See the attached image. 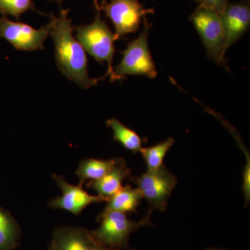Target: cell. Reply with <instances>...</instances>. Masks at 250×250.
<instances>
[{"label":"cell","mask_w":250,"mask_h":250,"mask_svg":"<svg viewBox=\"0 0 250 250\" xmlns=\"http://www.w3.org/2000/svg\"><path fill=\"white\" fill-rule=\"evenodd\" d=\"M152 27L147 18H143V30L139 37L127 43L121 62L113 68L117 80L126 75H140L149 79L157 76L155 62L148 45V36Z\"/></svg>","instance_id":"obj_3"},{"label":"cell","mask_w":250,"mask_h":250,"mask_svg":"<svg viewBox=\"0 0 250 250\" xmlns=\"http://www.w3.org/2000/svg\"><path fill=\"white\" fill-rule=\"evenodd\" d=\"M53 178L62 190V195L49 202L50 208L65 210L72 214L78 215L91 204L106 202V199L100 195H90L80 184L71 185L67 183L63 177L59 175H53Z\"/></svg>","instance_id":"obj_9"},{"label":"cell","mask_w":250,"mask_h":250,"mask_svg":"<svg viewBox=\"0 0 250 250\" xmlns=\"http://www.w3.org/2000/svg\"><path fill=\"white\" fill-rule=\"evenodd\" d=\"M68 11L62 9L58 18L50 16L49 34L55 47L56 62L64 76L81 88L88 89L103 79H92L88 75V58L83 47L72 35L73 28L71 20L67 18Z\"/></svg>","instance_id":"obj_1"},{"label":"cell","mask_w":250,"mask_h":250,"mask_svg":"<svg viewBox=\"0 0 250 250\" xmlns=\"http://www.w3.org/2000/svg\"><path fill=\"white\" fill-rule=\"evenodd\" d=\"M94 3L97 14L93 22L90 24L76 26L73 29L76 31L77 41L88 54L100 63L107 62V72L103 79L109 76L111 82H114L118 80L113 67L116 52L114 42L118 39L106 22L102 20L98 0H94Z\"/></svg>","instance_id":"obj_2"},{"label":"cell","mask_w":250,"mask_h":250,"mask_svg":"<svg viewBox=\"0 0 250 250\" xmlns=\"http://www.w3.org/2000/svg\"><path fill=\"white\" fill-rule=\"evenodd\" d=\"M190 21L201 37L207 58L228 70L225 59L227 52L225 34L220 14L200 5L190 16Z\"/></svg>","instance_id":"obj_4"},{"label":"cell","mask_w":250,"mask_h":250,"mask_svg":"<svg viewBox=\"0 0 250 250\" xmlns=\"http://www.w3.org/2000/svg\"><path fill=\"white\" fill-rule=\"evenodd\" d=\"M122 160L121 158H116L108 160L88 159L81 161L76 171L80 185H83L86 180L95 181L101 179Z\"/></svg>","instance_id":"obj_14"},{"label":"cell","mask_w":250,"mask_h":250,"mask_svg":"<svg viewBox=\"0 0 250 250\" xmlns=\"http://www.w3.org/2000/svg\"><path fill=\"white\" fill-rule=\"evenodd\" d=\"M150 213L139 222L131 221L126 213L118 211L102 213L99 216L101 220L100 228L92 231L94 239L100 246L116 248L127 245L128 239L133 231L141 227L152 225Z\"/></svg>","instance_id":"obj_5"},{"label":"cell","mask_w":250,"mask_h":250,"mask_svg":"<svg viewBox=\"0 0 250 250\" xmlns=\"http://www.w3.org/2000/svg\"><path fill=\"white\" fill-rule=\"evenodd\" d=\"M130 170L124 160L113 167L107 174L98 180L90 181L87 187L98 192V195L106 199V202L123 187L125 179L130 176Z\"/></svg>","instance_id":"obj_12"},{"label":"cell","mask_w":250,"mask_h":250,"mask_svg":"<svg viewBox=\"0 0 250 250\" xmlns=\"http://www.w3.org/2000/svg\"><path fill=\"white\" fill-rule=\"evenodd\" d=\"M193 1H198V2H201V0H193Z\"/></svg>","instance_id":"obj_23"},{"label":"cell","mask_w":250,"mask_h":250,"mask_svg":"<svg viewBox=\"0 0 250 250\" xmlns=\"http://www.w3.org/2000/svg\"><path fill=\"white\" fill-rule=\"evenodd\" d=\"M50 32V23L40 29L20 22H13L6 18H0V38L9 42L17 50H42L44 42Z\"/></svg>","instance_id":"obj_8"},{"label":"cell","mask_w":250,"mask_h":250,"mask_svg":"<svg viewBox=\"0 0 250 250\" xmlns=\"http://www.w3.org/2000/svg\"><path fill=\"white\" fill-rule=\"evenodd\" d=\"M106 2V0H102V4H105Z\"/></svg>","instance_id":"obj_22"},{"label":"cell","mask_w":250,"mask_h":250,"mask_svg":"<svg viewBox=\"0 0 250 250\" xmlns=\"http://www.w3.org/2000/svg\"><path fill=\"white\" fill-rule=\"evenodd\" d=\"M98 246L85 229L62 227L54 231L49 250H97Z\"/></svg>","instance_id":"obj_11"},{"label":"cell","mask_w":250,"mask_h":250,"mask_svg":"<svg viewBox=\"0 0 250 250\" xmlns=\"http://www.w3.org/2000/svg\"><path fill=\"white\" fill-rule=\"evenodd\" d=\"M206 250H229L220 249V248H208V249H207Z\"/></svg>","instance_id":"obj_21"},{"label":"cell","mask_w":250,"mask_h":250,"mask_svg":"<svg viewBox=\"0 0 250 250\" xmlns=\"http://www.w3.org/2000/svg\"><path fill=\"white\" fill-rule=\"evenodd\" d=\"M134 182L153 209L165 211L177 179L164 165L159 170L147 171L141 177H136Z\"/></svg>","instance_id":"obj_7"},{"label":"cell","mask_w":250,"mask_h":250,"mask_svg":"<svg viewBox=\"0 0 250 250\" xmlns=\"http://www.w3.org/2000/svg\"><path fill=\"white\" fill-rule=\"evenodd\" d=\"M19 225L8 210L0 207V250H12L19 239Z\"/></svg>","instance_id":"obj_15"},{"label":"cell","mask_w":250,"mask_h":250,"mask_svg":"<svg viewBox=\"0 0 250 250\" xmlns=\"http://www.w3.org/2000/svg\"><path fill=\"white\" fill-rule=\"evenodd\" d=\"M100 8L114 25L118 39L137 31L142 19L154 13L153 9H146L139 0H111Z\"/></svg>","instance_id":"obj_6"},{"label":"cell","mask_w":250,"mask_h":250,"mask_svg":"<svg viewBox=\"0 0 250 250\" xmlns=\"http://www.w3.org/2000/svg\"><path fill=\"white\" fill-rule=\"evenodd\" d=\"M52 1H55L56 3H57V4H58L59 6H60L61 9H62V1H63V0H52Z\"/></svg>","instance_id":"obj_20"},{"label":"cell","mask_w":250,"mask_h":250,"mask_svg":"<svg viewBox=\"0 0 250 250\" xmlns=\"http://www.w3.org/2000/svg\"><path fill=\"white\" fill-rule=\"evenodd\" d=\"M229 4V0H201L200 4L204 7L214 10L219 14L226 9Z\"/></svg>","instance_id":"obj_19"},{"label":"cell","mask_w":250,"mask_h":250,"mask_svg":"<svg viewBox=\"0 0 250 250\" xmlns=\"http://www.w3.org/2000/svg\"><path fill=\"white\" fill-rule=\"evenodd\" d=\"M174 143L175 141L173 138L170 137L152 147L141 148L139 152L141 153L146 161L147 171L153 172L159 170L161 166L164 165V158Z\"/></svg>","instance_id":"obj_17"},{"label":"cell","mask_w":250,"mask_h":250,"mask_svg":"<svg viewBox=\"0 0 250 250\" xmlns=\"http://www.w3.org/2000/svg\"><path fill=\"white\" fill-rule=\"evenodd\" d=\"M29 10L36 11L32 0H0V13L3 16H14L18 21Z\"/></svg>","instance_id":"obj_18"},{"label":"cell","mask_w":250,"mask_h":250,"mask_svg":"<svg viewBox=\"0 0 250 250\" xmlns=\"http://www.w3.org/2000/svg\"><path fill=\"white\" fill-rule=\"evenodd\" d=\"M225 38L226 51L239 40L249 29L250 6L249 1L229 3L226 9L220 14Z\"/></svg>","instance_id":"obj_10"},{"label":"cell","mask_w":250,"mask_h":250,"mask_svg":"<svg viewBox=\"0 0 250 250\" xmlns=\"http://www.w3.org/2000/svg\"></svg>","instance_id":"obj_24"},{"label":"cell","mask_w":250,"mask_h":250,"mask_svg":"<svg viewBox=\"0 0 250 250\" xmlns=\"http://www.w3.org/2000/svg\"><path fill=\"white\" fill-rule=\"evenodd\" d=\"M106 123L108 127L113 130V140L121 143L123 147L134 154L140 152L143 148V139L135 131L116 118L108 120Z\"/></svg>","instance_id":"obj_16"},{"label":"cell","mask_w":250,"mask_h":250,"mask_svg":"<svg viewBox=\"0 0 250 250\" xmlns=\"http://www.w3.org/2000/svg\"><path fill=\"white\" fill-rule=\"evenodd\" d=\"M143 195L139 188L123 187L111 198L108 199L107 205L103 213L109 211H118L121 213H131L139 207Z\"/></svg>","instance_id":"obj_13"}]
</instances>
